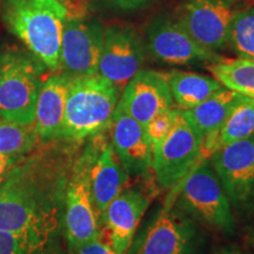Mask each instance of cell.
I'll use <instances>...</instances> for the list:
<instances>
[{"label": "cell", "mask_w": 254, "mask_h": 254, "mask_svg": "<svg viewBox=\"0 0 254 254\" xmlns=\"http://www.w3.org/2000/svg\"><path fill=\"white\" fill-rule=\"evenodd\" d=\"M95 148L87 147L77 157L66 187L64 228L69 250L101 238V227L91 194L90 171Z\"/></svg>", "instance_id": "cell-6"}, {"label": "cell", "mask_w": 254, "mask_h": 254, "mask_svg": "<svg viewBox=\"0 0 254 254\" xmlns=\"http://www.w3.org/2000/svg\"><path fill=\"white\" fill-rule=\"evenodd\" d=\"M146 52V41L133 26L114 24L105 27L98 74L122 91L142 69Z\"/></svg>", "instance_id": "cell-10"}, {"label": "cell", "mask_w": 254, "mask_h": 254, "mask_svg": "<svg viewBox=\"0 0 254 254\" xmlns=\"http://www.w3.org/2000/svg\"><path fill=\"white\" fill-rule=\"evenodd\" d=\"M227 46L239 58L254 59V6L236 8L231 20Z\"/></svg>", "instance_id": "cell-23"}, {"label": "cell", "mask_w": 254, "mask_h": 254, "mask_svg": "<svg viewBox=\"0 0 254 254\" xmlns=\"http://www.w3.org/2000/svg\"><path fill=\"white\" fill-rule=\"evenodd\" d=\"M6 26L50 71L59 73L64 21L67 7L60 0H2Z\"/></svg>", "instance_id": "cell-2"}, {"label": "cell", "mask_w": 254, "mask_h": 254, "mask_svg": "<svg viewBox=\"0 0 254 254\" xmlns=\"http://www.w3.org/2000/svg\"><path fill=\"white\" fill-rule=\"evenodd\" d=\"M104 6L119 12H134L147 7L154 0H98Z\"/></svg>", "instance_id": "cell-27"}, {"label": "cell", "mask_w": 254, "mask_h": 254, "mask_svg": "<svg viewBox=\"0 0 254 254\" xmlns=\"http://www.w3.org/2000/svg\"><path fill=\"white\" fill-rule=\"evenodd\" d=\"M128 179L129 174L119 161L112 144L101 142L99 150L95 148L90 171L92 200L99 222L107 206L126 190Z\"/></svg>", "instance_id": "cell-17"}, {"label": "cell", "mask_w": 254, "mask_h": 254, "mask_svg": "<svg viewBox=\"0 0 254 254\" xmlns=\"http://www.w3.org/2000/svg\"><path fill=\"white\" fill-rule=\"evenodd\" d=\"M173 97L164 73L140 69L125 85L118 104L125 112L146 127L159 113L173 107Z\"/></svg>", "instance_id": "cell-13"}, {"label": "cell", "mask_w": 254, "mask_h": 254, "mask_svg": "<svg viewBox=\"0 0 254 254\" xmlns=\"http://www.w3.org/2000/svg\"><path fill=\"white\" fill-rule=\"evenodd\" d=\"M178 209L225 233H233L236 221L231 201L211 161L202 159L178 184Z\"/></svg>", "instance_id": "cell-5"}, {"label": "cell", "mask_w": 254, "mask_h": 254, "mask_svg": "<svg viewBox=\"0 0 254 254\" xmlns=\"http://www.w3.org/2000/svg\"><path fill=\"white\" fill-rule=\"evenodd\" d=\"M202 153L204 139L182 113L172 132L153 148L152 172L158 185L163 189L177 186Z\"/></svg>", "instance_id": "cell-8"}, {"label": "cell", "mask_w": 254, "mask_h": 254, "mask_svg": "<svg viewBox=\"0 0 254 254\" xmlns=\"http://www.w3.org/2000/svg\"><path fill=\"white\" fill-rule=\"evenodd\" d=\"M43 67L30 51L0 52V118L33 125Z\"/></svg>", "instance_id": "cell-4"}, {"label": "cell", "mask_w": 254, "mask_h": 254, "mask_svg": "<svg viewBox=\"0 0 254 254\" xmlns=\"http://www.w3.org/2000/svg\"><path fill=\"white\" fill-rule=\"evenodd\" d=\"M113 150L129 176L146 178L152 172L153 148L145 127L118 104L111 123Z\"/></svg>", "instance_id": "cell-14"}, {"label": "cell", "mask_w": 254, "mask_h": 254, "mask_svg": "<svg viewBox=\"0 0 254 254\" xmlns=\"http://www.w3.org/2000/svg\"><path fill=\"white\" fill-rule=\"evenodd\" d=\"M221 254H241V253H238V252H232V251H226V252L221 253Z\"/></svg>", "instance_id": "cell-31"}, {"label": "cell", "mask_w": 254, "mask_h": 254, "mask_svg": "<svg viewBox=\"0 0 254 254\" xmlns=\"http://www.w3.org/2000/svg\"><path fill=\"white\" fill-rule=\"evenodd\" d=\"M39 140L33 125L0 118V154L26 155L36 150Z\"/></svg>", "instance_id": "cell-22"}, {"label": "cell", "mask_w": 254, "mask_h": 254, "mask_svg": "<svg viewBox=\"0 0 254 254\" xmlns=\"http://www.w3.org/2000/svg\"><path fill=\"white\" fill-rule=\"evenodd\" d=\"M104 26L85 13L67 14L63 26L59 73L68 79L98 74Z\"/></svg>", "instance_id": "cell-7"}, {"label": "cell", "mask_w": 254, "mask_h": 254, "mask_svg": "<svg viewBox=\"0 0 254 254\" xmlns=\"http://www.w3.org/2000/svg\"><path fill=\"white\" fill-rule=\"evenodd\" d=\"M254 134V99L244 95L219 132V146Z\"/></svg>", "instance_id": "cell-24"}, {"label": "cell", "mask_w": 254, "mask_h": 254, "mask_svg": "<svg viewBox=\"0 0 254 254\" xmlns=\"http://www.w3.org/2000/svg\"><path fill=\"white\" fill-rule=\"evenodd\" d=\"M150 201L142 190L129 189L123 190L105 209L100 222L106 228L107 243L117 253L128 252Z\"/></svg>", "instance_id": "cell-16"}, {"label": "cell", "mask_w": 254, "mask_h": 254, "mask_svg": "<svg viewBox=\"0 0 254 254\" xmlns=\"http://www.w3.org/2000/svg\"><path fill=\"white\" fill-rule=\"evenodd\" d=\"M24 155H4L0 154V185L7 177L11 168L23 158Z\"/></svg>", "instance_id": "cell-29"}, {"label": "cell", "mask_w": 254, "mask_h": 254, "mask_svg": "<svg viewBox=\"0 0 254 254\" xmlns=\"http://www.w3.org/2000/svg\"><path fill=\"white\" fill-rule=\"evenodd\" d=\"M69 251H71V254H119L111 247L107 241H104L101 238L88 241Z\"/></svg>", "instance_id": "cell-28"}, {"label": "cell", "mask_w": 254, "mask_h": 254, "mask_svg": "<svg viewBox=\"0 0 254 254\" xmlns=\"http://www.w3.org/2000/svg\"><path fill=\"white\" fill-rule=\"evenodd\" d=\"M68 84L69 79L62 73H53L41 82L33 123L40 140L55 141L60 139Z\"/></svg>", "instance_id": "cell-19"}, {"label": "cell", "mask_w": 254, "mask_h": 254, "mask_svg": "<svg viewBox=\"0 0 254 254\" xmlns=\"http://www.w3.org/2000/svg\"><path fill=\"white\" fill-rule=\"evenodd\" d=\"M196 243L194 221L171 207L164 209L148 228L139 254H194Z\"/></svg>", "instance_id": "cell-15"}, {"label": "cell", "mask_w": 254, "mask_h": 254, "mask_svg": "<svg viewBox=\"0 0 254 254\" xmlns=\"http://www.w3.org/2000/svg\"><path fill=\"white\" fill-rule=\"evenodd\" d=\"M211 164L230 201L237 208L254 205V134L221 145L211 153Z\"/></svg>", "instance_id": "cell-11"}, {"label": "cell", "mask_w": 254, "mask_h": 254, "mask_svg": "<svg viewBox=\"0 0 254 254\" xmlns=\"http://www.w3.org/2000/svg\"><path fill=\"white\" fill-rule=\"evenodd\" d=\"M243 98V94L222 86L196 106L190 110H182L184 118L204 139V152L212 153L219 147V132Z\"/></svg>", "instance_id": "cell-18"}, {"label": "cell", "mask_w": 254, "mask_h": 254, "mask_svg": "<svg viewBox=\"0 0 254 254\" xmlns=\"http://www.w3.org/2000/svg\"><path fill=\"white\" fill-rule=\"evenodd\" d=\"M49 241L30 234L0 231V254H41Z\"/></svg>", "instance_id": "cell-25"}, {"label": "cell", "mask_w": 254, "mask_h": 254, "mask_svg": "<svg viewBox=\"0 0 254 254\" xmlns=\"http://www.w3.org/2000/svg\"><path fill=\"white\" fill-rule=\"evenodd\" d=\"M120 92L99 74L69 79L60 139L81 141L111 127Z\"/></svg>", "instance_id": "cell-3"}, {"label": "cell", "mask_w": 254, "mask_h": 254, "mask_svg": "<svg viewBox=\"0 0 254 254\" xmlns=\"http://www.w3.org/2000/svg\"><path fill=\"white\" fill-rule=\"evenodd\" d=\"M237 0H182L174 17L190 37L209 51L224 50Z\"/></svg>", "instance_id": "cell-12"}, {"label": "cell", "mask_w": 254, "mask_h": 254, "mask_svg": "<svg viewBox=\"0 0 254 254\" xmlns=\"http://www.w3.org/2000/svg\"><path fill=\"white\" fill-rule=\"evenodd\" d=\"M182 111L179 109H172L164 111V112L157 114L150 123L145 127L146 134L150 140L152 148H154L158 144H160L166 136L172 132L176 127L178 120H179Z\"/></svg>", "instance_id": "cell-26"}, {"label": "cell", "mask_w": 254, "mask_h": 254, "mask_svg": "<svg viewBox=\"0 0 254 254\" xmlns=\"http://www.w3.org/2000/svg\"><path fill=\"white\" fill-rule=\"evenodd\" d=\"M64 2V5L67 7L68 14H74V13H85L84 8L81 6L82 0H60Z\"/></svg>", "instance_id": "cell-30"}, {"label": "cell", "mask_w": 254, "mask_h": 254, "mask_svg": "<svg viewBox=\"0 0 254 254\" xmlns=\"http://www.w3.org/2000/svg\"><path fill=\"white\" fill-rule=\"evenodd\" d=\"M177 109L190 110L220 90L222 85L214 77L172 69L164 73Z\"/></svg>", "instance_id": "cell-20"}, {"label": "cell", "mask_w": 254, "mask_h": 254, "mask_svg": "<svg viewBox=\"0 0 254 254\" xmlns=\"http://www.w3.org/2000/svg\"><path fill=\"white\" fill-rule=\"evenodd\" d=\"M74 150L47 145L24 155L0 185V231L50 241L64 215Z\"/></svg>", "instance_id": "cell-1"}, {"label": "cell", "mask_w": 254, "mask_h": 254, "mask_svg": "<svg viewBox=\"0 0 254 254\" xmlns=\"http://www.w3.org/2000/svg\"><path fill=\"white\" fill-rule=\"evenodd\" d=\"M146 47L159 62L186 66L220 62L218 52L209 51L190 37L174 15L160 14L146 26Z\"/></svg>", "instance_id": "cell-9"}, {"label": "cell", "mask_w": 254, "mask_h": 254, "mask_svg": "<svg viewBox=\"0 0 254 254\" xmlns=\"http://www.w3.org/2000/svg\"><path fill=\"white\" fill-rule=\"evenodd\" d=\"M222 86L254 99V59H225L207 65Z\"/></svg>", "instance_id": "cell-21"}]
</instances>
